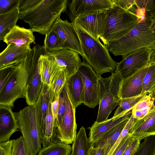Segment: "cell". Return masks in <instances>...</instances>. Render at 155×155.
Listing matches in <instances>:
<instances>
[{"label":"cell","mask_w":155,"mask_h":155,"mask_svg":"<svg viewBox=\"0 0 155 155\" xmlns=\"http://www.w3.org/2000/svg\"><path fill=\"white\" fill-rule=\"evenodd\" d=\"M44 47L47 53H52L68 47L59 35L51 30L45 35Z\"/></svg>","instance_id":"obj_28"},{"label":"cell","mask_w":155,"mask_h":155,"mask_svg":"<svg viewBox=\"0 0 155 155\" xmlns=\"http://www.w3.org/2000/svg\"><path fill=\"white\" fill-rule=\"evenodd\" d=\"M126 119L114 127L95 142L92 143L94 148H105L107 155L121 134L129 119Z\"/></svg>","instance_id":"obj_24"},{"label":"cell","mask_w":155,"mask_h":155,"mask_svg":"<svg viewBox=\"0 0 155 155\" xmlns=\"http://www.w3.org/2000/svg\"><path fill=\"white\" fill-rule=\"evenodd\" d=\"M129 134L133 139L140 141L147 137L155 135V105L152 110L142 118H134Z\"/></svg>","instance_id":"obj_16"},{"label":"cell","mask_w":155,"mask_h":155,"mask_svg":"<svg viewBox=\"0 0 155 155\" xmlns=\"http://www.w3.org/2000/svg\"><path fill=\"white\" fill-rule=\"evenodd\" d=\"M132 110L126 114H122L104 121L97 123L95 121L90 130L89 139L93 143L103 136L111 129L122 121L130 118Z\"/></svg>","instance_id":"obj_21"},{"label":"cell","mask_w":155,"mask_h":155,"mask_svg":"<svg viewBox=\"0 0 155 155\" xmlns=\"http://www.w3.org/2000/svg\"><path fill=\"white\" fill-rule=\"evenodd\" d=\"M12 140L0 143V155H10Z\"/></svg>","instance_id":"obj_43"},{"label":"cell","mask_w":155,"mask_h":155,"mask_svg":"<svg viewBox=\"0 0 155 155\" xmlns=\"http://www.w3.org/2000/svg\"><path fill=\"white\" fill-rule=\"evenodd\" d=\"M133 140V139L129 133L120 143L112 155H122L125 149Z\"/></svg>","instance_id":"obj_41"},{"label":"cell","mask_w":155,"mask_h":155,"mask_svg":"<svg viewBox=\"0 0 155 155\" xmlns=\"http://www.w3.org/2000/svg\"><path fill=\"white\" fill-rule=\"evenodd\" d=\"M154 106H155V96H154Z\"/></svg>","instance_id":"obj_49"},{"label":"cell","mask_w":155,"mask_h":155,"mask_svg":"<svg viewBox=\"0 0 155 155\" xmlns=\"http://www.w3.org/2000/svg\"><path fill=\"white\" fill-rule=\"evenodd\" d=\"M77 72L83 82L82 103L90 108H94L99 103V76L84 61L81 63Z\"/></svg>","instance_id":"obj_9"},{"label":"cell","mask_w":155,"mask_h":155,"mask_svg":"<svg viewBox=\"0 0 155 155\" xmlns=\"http://www.w3.org/2000/svg\"><path fill=\"white\" fill-rule=\"evenodd\" d=\"M51 30L59 35L66 45L68 49L77 51L82 56L80 41L72 22L59 18Z\"/></svg>","instance_id":"obj_14"},{"label":"cell","mask_w":155,"mask_h":155,"mask_svg":"<svg viewBox=\"0 0 155 155\" xmlns=\"http://www.w3.org/2000/svg\"><path fill=\"white\" fill-rule=\"evenodd\" d=\"M28 155H36L41 149V131L35 105L28 106L14 113Z\"/></svg>","instance_id":"obj_5"},{"label":"cell","mask_w":155,"mask_h":155,"mask_svg":"<svg viewBox=\"0 0 155 155\" xmlns=\"http://www.w3.org/2000/svg\"><path fill=\"white\" fill-rule=\"evenodd\" d=\"M114 5L129 11L134 5H136L134 0H113Z\"/></svg>","instance_id":"obj_42"},{"label":"cell","mask_w":155,"mask_h":155,"mask_svg":"<svg viewBox=\"0 0 155 155\" xmlns=\"http://www.w3.org/2000/svg\"><path fill=\"white\" fill-rule=\"evenodd\" d=\"M29 67L28 54L24 61L15 64L9 80L0 91V105L12 108L16 99L26 98Z\"/></svg>","instance_id":"obj_7"},{"label":"cell","mask_w":155,"mask_h":155,"mask_svg":"<svg viewBox=\"0 0 155 155\" xmlns=\"http://www.w3.org/2000/svg\"><path fill=\"white\" fill-rule=\"evenodd\" d=\"M148 17L150 21L149 28L155 33V12L150 13Z\"/></svg>","instance_id":"obj_47"},{"label":"cell","mask_w":155,"mask_h":155,"mask_svg":"<svg viewBox=\"0 0 155 155\" xmlns=\"http://www.w3.org/2000/svg\"><path fill=\"white\" fill-rule=\"evenodd\" d=\"M106 24L100 38L104 45L122 37L135 27L145 15L141 16L114 4L106 10Z\"/></svg>","instance_id":"obj_4"},{"label":"cell","mask_w":155,"mask_h":155,"mask_svg":"<svg viewBox=\"0 0 155 155\" xmlns=\"http://www.w3.org/2000/svg\"><path fill=\"white\" fill-rule=\"evenodd\" d=\"M148 16L145 15L129 32L105 46L114 56L124 57L138 49L155 47V33L149 28Z\"/></svg>","instance_id":"obj_3"},{"label":"cell","mask_w":155,"mask_h":155,"mask_svg":"<svg viewBox=\"0 0 155 155\" xmlns=\"http://www.w3.org/2000/svg\"><path fill=\"white\" fill-rule=\"evenodd\" d=\"M60 66L66 68L68 77L75 73L82 62L77 51L68 49H62L52 53H47Z\"/></svg>","instance_id":"obj_17"},{"label":"cell","mask_w":155,"mask_h":155,"mask_svg":"<svg viewBox=\"0 0 155 155\" xmlns=\"http://www.w3.org/2000/svg\"><path fill=\"white\" fill-rule=\"evenodd\" d=\"M64 88L66 103L65 113L60 122L58 124L54 123V126L58 140L70 144L75 140L77 134L75 108L69 96L65 85Z\"/></svg>","instance_id":"obj_11"},{"label":"cell","mask_w":155,"mask_h":155,"mask_svg":"<svg viewBox=\"0 0 155 155\" xmlns=\"http://www.w3.org/2000/svg\"><path fill=\"white\" fill-rule=\"evenodd\" d=\"M106 10L81 15L73 22L78 24L94 38L99 40L103 35L106 27Z\"/></svg>","instance_id":"obj_12"},{"label":"cell","mask_w":155,"mask_h":155,"mask_svg":"<svg viewBox=\"0 0 155 155\" xmlns=\"http://www.w3.org/2000/svg\"><path fill=\"white\" fill-rule=\"evenodd\" d=\"M154 98L147 94L135 106L132 110H140L142 112L148 108L153 109L154 107Z\"/></svg>","instance_id":"obj_37"},{"label":"cell","mask_w":155,"mask_h":155,"mask_svg":"<svg viewBox=\"0 0 155 155\" xmlns=\"http://www.w3.org/2000/svg\"><path fill=\"white\" fill-rule=\"evenodd\" d=\"M33 31L30 29H26L16 25L5 37L3 41L7 45L14 44L17 46L31 43H35Z\"/></svg>","instance_id":"obj_22"},{"label":"cell","mask_w":155,"mask_h":155,"mask_svg":"<svg viewBox=\"0 0 155 155\" xmlns=\"http://www.w3.org/2000/svg\"><path fill=\"white\" fill-rule=\"evenodd\" d=\"M65 86L71 101L76 109L82 103V94L83 87L82 79L77 71L67 78Z\"/></svg>","instance_id":"obj_25"},{"label":"cell","mask_w":155,"mask_h":155,"mask_svg":"<svg viewBox=\"0 0 155 155\" xmlns=\"http://www.w3.org/2000/svg\"><path fill=\"white\" fill-rule=\"evenodd\" d=\"M155 63V51L152 54L150 57V63Z\"/></svg>","instance_id":"obj_48"},{"label":"cell","mask_w":155,"mask_h":155,"mask_svg":"<svg viewBox=\"0 0 155 155\" xmlns=\"http://www.w3.org/2000/svg\"><path fill=\"white\" fill-rule=\"evenodd\" d=\"M152 49L155 51V47L154 48Z\"/></svg>","instance_id":"obj_50"},{"label":"cell","mask_w":155,"mask_h":155,"mask_svg":"<svg viewBox=\"0 0 155 155\" xmlns=\"http://www.w3.org/2000/svg\"><path fill=\"white\" fill-rule=\"evenodd\" d=\"M15 64L0 68V91L3 89L11 76Z\"/></svg>","instance_id":"obj_36"},{"label":"cell","mask_w":155,"mask_h":155,"mask_svg":"<svg viewBox=\"0 0 155 155\" xmlns=\"http://www.w3.org/2000/svg\"><path fill=\"white\" fill-rule=\"evenodd\" d=\"M53 101L54 96L50 87L43 84L41 91L35 105L41 131L44 126L50 103Z\"/></svg>","instance_id":"obj_23"},{"label":"cell","mask_w":155,"mask_h":155,"mask_svg":"<svg viewBox=\"0 0 155 155\" xmlns=\"http://www.w3.org/2000/svg\"><path fill=\"white\" fill-rule=\"evenodd\" d=\"M138 9H144L149 13L155 12V0H135Z\"/></svg>","instance_id":"obj_40"},{"label":"cell","mask_w":155,"mask_h":155,"mask_svg":"<svg viewBox=\"0 0 155 155\" xmlns=\"http://www.w3.org/2000/svg\"><path fill=\"white\" fill-rule=\"evenodd\" d=\"M59 95L57 97L55 100L51 102V103L52 112L54 120V122L58 115L59 108Z\"/></svg>","instance_id":"obj_45"},{"label":"cell","mask_w":155,"mask_h":155,"mask_svg":"<svg viewBox=\"0 0 155 155\" xmlns=\"http://www.w3.org/2000/svg\"><path fill=\"white\" fill-rule=\"evenodd\" d=\"M70 155H71V154Z\"/></svg>","instance_id":"obj_52"},{"label":"cell","mask_w":155,"mask_h":155,"mask_svg":"<svg viewBox=\"0 0 155 155\" xmlns=\"http://www.w3.org/2000/svg\"><path fill=\"white\" fill-rule=\"evenodd\" d=\"M149 64L131 76L122 79L120 88V99L137 96L143 93V82Z\"/></svg>","instance_id":"obj_15"},{"label":"cell","mask_w":155,"mask_h":155,"mask_svg":"<svg viewBox=\"0 0 155 155\" xmlns=\"http://www.w3.org/2000/svg\"><path fill=\"white\" fill-rule=\"evenodd\" d=\"M68 4L67 0H19V18L33 32L45 35L66 11Z\"/></svg>","instance_id":"obj_1"},{"label":"cell","mask_w":155,"mask_h":155,"mask_svg":"<svg viewBox=\"0 0 155 155\" xmlns=\"http://www.w3.org/2000/svg\"><path fill=\"white\" fill-rule=\"evenodd\" d=\"M153 155H155V152L154 153V154Z\"/></svg>","instance_id":"obj_51"},{"label":"cell","mask_w":155,"mask_h":155,"mask_svg":"<svg viewBox=\"0 0 155 155\" xmlns=\"http://www.w3.org/2000/svg\"><path fill=\"white\" fill-rule=\"evenodd\" d=\"M19 18V13L18 8L9 12L0 14V40H3L5 36L17 25Z\"/></svg>","instance_id":"obj_26"},{"label":"cell","mask_w":155,"mask_h":155,"mask_svg":"<svg viewBox=\"0 0 155 155\" xmlns=\"http://www.w3.org/2000/svg\"><path fill=\"white\" fill-rule=\"evenodd\" d=\"M19 0H0V14L9 12L18 7Z\"/></svg>","instance_id":"obj_38"},{"label":"cell","mask_w":155,"mask_h":155,"mask_svg":"<svg viewBox=\"0 0 155 155\" xmlns=\"http://www.w3.org/2000/svg\"><path fill=\"white\" fill-rule=\"evenodd\" d=\"M71 151L70 145L59 141L42 148L38 155H70Z\"/></svg>","instance_id":"obj_29"},{"label":"cell","mask_w":155,"mask_h":155,"mask_svg":"<svg viewBox=\"0 0 155 155\" xmlns=\"http://www.w3.org/2000/svg\"><path fill=\"white\" fill-rule=\"evenodd\" d=\"M139 140L133 139L130 144L127 147L122 155H132L137 148L140 143Z\"/></svg>","instance_id":"obj_44"},{"label":"cell","mask_w":155,"mask_h":155,"mask_svg":"<svg viewBox=\"0 0 155 155\" xmlns=\"http://www.w3.org/2000/svg\"><path fill=\"white\" fill-rule=\"evenodd\" d=\"M155 51L148 48L136 50L123 57L122 60L118 63L115 72L122 79L131 76L148 64L151 55Z\"/></svg>","instance_id":"obj_10"},{"label":"cell","mask_w":155,"mask_h":155,"mask_svg":"<svg viewBox=\"0 0 155 155\" xmlns=\"http://www.w3.org/2000/svg\"><path fill=\"white\" fill-rule=\"evenodd\" d=\"M147 93L154 99L155 95V63H149L143 82V93Z\"/></svg>","instance_id":"obj_30"},{"label":"cell","mask_w":155,"mask_h":155,"mask_svg":"<svg viewBox=\"0 0 155 155\" xmlns=\"http://www.w3.org/2000/svg\"><path fill=\"white\" fill-rule=\"evenodd\" d=\"M68 5L73 22L81 15L106 10L113 7L114 3L113 0H68Z\"/></svg>","instance_id":"obj_13"},{"label":"cell","mask_w":155,"mask_h":155,"mask_svg":"<svg viewBox=\"0 0 155 155\" xmlns=\"http://www.w3.org/2000/svg\"><path fill=\"white\" fill-rule=\"evenodd\" d=\"M104 78L99 76V103L96 122L100 123L108 119V116L118 105L120 86L122 79L116 72Z\"/></svg>","instance_id":"obj_6"},{"label":"cell","mask_w":155,"mask_h":155,"mask_svg":"<svg viewBox=\"0 0 155 155\" xmlns=\"http://www.w3.org/2000/svg\"><path fill=\"white\" fill-rule=\"evenodd\" d=\"M66 109V103L64 87L59 95L58 113L54 123L58 124L60 122L65 114Z\"/></svg>","instance_id":"obj_39"},{"label":"cell","mask_w":155,"mask_h":155,"mask_svg":"<svg viewBox=\"0 0 155 155\" xmlns=\"http://www.w3.org/2000/svg\"><path fill=\"white\" fill-rule=\"evenodd\" d=\"M147 94V93H143L137 96L120 99L113 117H115L122 114H126L131 110Z\"/></svg>","instance_id":"obj_31"},{"label":"cell","mask_w":155,"mask_h":155,"mask_svg":"<svg viewBox=\"0 0 155 155\" xmlns=\"http://www.w3.org/2000/svg\"><path fill=\"white\" fill-rule=\"evenodd\" d=\"M10 155H28L22 136L12 140Z\"/></svg>","instance_id":"obj_34"},{"label":"cell","mask_w":155,"mask_h":155,"mask_svg":"<svg viewBox=\"0 0 155 155\" xmlns=\"http://www.w3.org/2000/svg\"><path fill=\"white\" fill-rule=\"evenodd\" d=\"M134 120V118L131 114L128 122L123 130L120 136L107 155H112L113 154L120 143L129 133Z\"/></svg>","instance_id":"obj_35"},{"label":"cell","mask_w":155,"mask_h":155,"mask_svg":"<svg viewBox=\"0 0 155 155\" xmlns=\"http://www.w3.org/2000/svg\"><path fill=\"white\" fill-rule=\"evenodd\" d=\"M38 66L43 83L50 87L59 74L63 70L66 69L58 65L47 52L40 55Z\"/></svg>","instance_id":"obj_19"},{"label":"cell","mask_w":155,"mask_h":155,"mask_svg":"<svg viewBox=\"0 0 155 155\" xmlns=\"http://www.w3.org/2000/svg\"><path fill=\"white\" fill-rule=\"evenodd\" d=\"M106 151L105 148H94L91 147L89 155H105Z\"/></svg>","instance_id":"obj_46"},{"label":"cell","mask_w":155,"mask_h":155,"mask_svg":"<svg viewBox=\"0 0 155 155\" xmlns=\"http://www.w3.org/2000/svg\"><path fill=\"white\" fill-rule=\"evenodd\" d=\"M92 143L87 136L85 128L82 126L72 143L71 155H89Z\"/></svg>","instance_id":"obj_27"},{"label":"cell","mask_w":155,"mask_h":155,"mask_svg":"<svg viewBox=\"0 0 155 155\" xmlns=\"http://www.w3.org/2000/svg\"><path fill=\"white\" fill-rule=\"evenodd\" d=\"M47 52L44 46H34L28 54V75L26 86V101L28 106L35 105L41 91L43 83L38 66L40 55Z\"/></svg>","instance_id":"obj_8"},{"label":"cell","mask_w":155,"mask_h":155,"mask_svg":"<svg viewBox=\"0 0 155 155\" xmlns=\"http://www.w3.org/2000/svg\"><path fill=\"white\" fill-rule=\"evenodd\" d=\"M31 48L29 45L17 46L14 44L7 45L0 54V68L21 62L26 60Z\"/></svg>","instance_id":"obj_18"},{"label":"cell","mask_w":155,"mask_h":155,"mask_svg":"<svg viewBox=\"0 0 155 155\" xmlns=\"http://www.w3.org/2000/svg\"><path fill=\"white\" fill-rule=\"evenodd\" d=\"M155 152V136L151 135L144 139L132 155H153Z\"/></svg>","instance_id":"obj_32"},{"label":"cell","mask_w":155,"mask_h":155,"mask_svg":"<svg viewBox=\"0 0 155 155\" xmlns=\"http://www.w3.org/2000/svg\"><path fill=\"white\" fill-rule=\"evenodd\" d=\"M68 76L67 71L65 69L57 76L50 86L54 96V101L63 90L66 83Z\"/></svg>","instance_id":"obj_33"},{"label":"cell","mask_w":155,"mask_h":155,"mask_svg":"<svg viewBox=\"0 0 155 155\" xmlns=\"http://www.w3.org/2000/svg\"><path fill=\"white\" fill-rule=\"evenodd\" d=\"M18 129L15 114L11 108L0 105V143L9 140L11 136Z\"/></svg>","instance_id":"obj_20"},{"label":"cell","mask_w":155,"mask_h":155,"mask_svg":"<svg viewBox=\"0 0 155 155\" xmlns=\"http://www.w3.org/2000/svg\"><path fill=\"white\" fill-rule=\"evenodd\" d=\"M72 23L80 41L82 57L97 75L115 72L118 63L111 57L106 46L78 24Z\"/></svg>","instance_id":"obj_2"}]
</instances>
